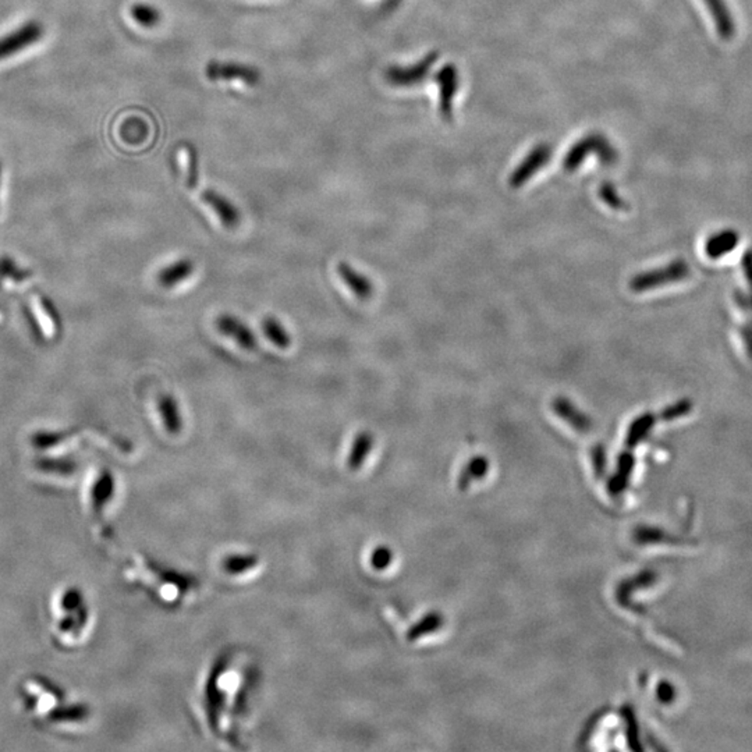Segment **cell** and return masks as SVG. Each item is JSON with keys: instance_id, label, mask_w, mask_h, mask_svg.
Here are the masks:
<instances>
[{"instance_id": "1", "label": "cell", "mask_w": 752, "mask_h": 752, "mask_svg": "<svg viewBox=\"0 0 752 752\" xmlns=\"http://www.w3.org/2000/svg\"><path fill=\"white\" fill-rule=\"evenodd\" d=\"M20 705L24 714L43 722L51 712L67 701L65 690L52 678L33 675L24 678L17 688Z\"/></svg>"}, {"instance_id": "2", "label": "cell", "mask_w": 752, "mask_h": 752, "mask_svg": "<svg viewBox=\"0 0 752 752\" xmlns=\"http://www.w3.org/2000/svg\"><path fill=\"white\" fill-rule=\"evenodd\" d=\"M114 493H116V480L114 473L107 468H101L95 474L87 485L85 490V507H87L88 517L91 521L92 529L98 538L104 542L114 541V531L107 524V512L114 503Z\"/></svg>"}, {"instance_id": "3", "label": "cell", "mask_w": 752, "mask_h": 752, "mask_svg": "<svg viewBox=\"0 0 752 752\" xmlns=\"http://www.w3.org/2000/svg\"><path fill=\"white\" fill-rule=\"evenodd\" d=\"M91 623L90 605L68 610V612L52 613L51 634L56 646L62 649H74L82 641Z\"/></svg>"}, {"instance_id": "4", "label": "cell", "mask_w": 752, "mask_h": 752, "mask_svg": "<svg viewBox=\"0 0 752 752\" xmlns=\"http://www.w3.org/2000/svg\"><path fill=\"white\" fill-rule=\"evenodd\" d=\"M690 276V266L685 260H675L668 265L638 273L630 280L629 287L631 292L644 293L659 289L670 283L681 282Z\"/></svg>"}, {"instance_id": "5", "label": "cell", "mask_w": 752, "mask_h": 752, "mask_svg": "<svg viewBox=\"0 0 752 752\" xmlns=\"http://www.w3.org/2000/svg\"><path fill=\"white\" fill-rule=\"evenodd\" d=\"M588 155H597L602 161L603 165L607 166L613 165L617 160L616 151L607 143V138L600 136H588L578 141L571 148L570 153L564 156V170L574 172L583 165Z\"/></svg>"}, {"instance_id": "6", "label": "cell", "mask_w": 752, "mask_h": 752, "mask_svg": "<svg viewBox=\"0 0 752 752\" xmlns=\"http://www.w3.org/2000/svg\"><path fill=\"white\" fill-rule=\"evenodd\" d=\"M91 707L85 702H68L56 708L41 724L58 730H73L84 726L91 719Z\"/></svg>"}, {"instance_id": "7", "label": "cell", "mask_w": 752, "mask_h": 752, "mask_svg": "<svg viewBox=\"0 0 752 752\" xmlns=\"http://www.w3.org/2000/svg\"><path fill=\"white\" fill-rule=\"evenodd\" d=\"M43 36V27L38 21H28L20 26L13 33L0 38V60L23 52L24 49L38 43Z\"/></svg>"}, {"instance_id": "8", "label": "cell", "mask_w": 752, "mask_h": 752, "mask_svg": "<svg viewBox=\"0 0 752 752\" xmlns=\"http://www.w3.org/2000/svg\"><path fill=\"white\" fill-rule=\"evenodd\" d=\"M551 156L552 150L548 145L542 144L536 146L510 176V187L520 188L526 184L532 176H536L549 162Z\"/></svg>"}, {"instance_id": "9", "label": "cell", "mask_w": 752, "mask_h": 752, "mask_svg": "<svg viewBox=\"0 0 752 752\" xmlns=\"http://www.w3.org/2000/svg\"><path fill=\"white\" fill-rule=\"evenodd\" d=\"M217 331L223 333L227 338L233 339L239 346L247 350H255L258 348V341L255 334L251 331L248 325L244 324L236 315L221 314L216 318Z\"/></svg>"}, {"instance_id": "10", "label": "cell", "mask_w": 752, "mask_h": 752, "mask_svg": "<svg viewBox=\"0 0 752 752\" xmlns=\"http://www.w3.org/2000/svg\"><path fill=\"white\" fill-rule=\"evenodd\" d=\"M704 4L712 17L717 35L724 41H732L737 34V23L727 0H704Z\"/></svg>"}, {"instance_id": "11", "label": "cell", "mask_w": 752, "mask_h": 752, "mask_svg": "<svg viewBox=\"0 0 752 752\" xmlns=\"http://www.w3.org/2000/svg\"><path fill=\"white\" fill-rule=\"evenodd\" d=\"M202 201L208 207L214 209L215 214L219 217L224 227L227 229H234L240 223V212L237 209L236 205L231 204L224 195L214 192V190H205L201 194Z\"/></svg>"}, {"instance_id": "12", "label": "cell", "mask_w": 752, "mask_h": 752, "mask_svg": "<svg viewBox=\"0 0 752 752\" xmlns=\"http://www.w3.org/2000/svg\"><path fill=\"white\" fill-rule=\"evenodd\" d=\"M552 410L556 415H559L563 421L571 425L576 431L585 434L592 428V421L585 412L577 409V405L574 404L571 400L566 399L563 396H558L552 402Z\"/></svg>"}, {"instance_id": "13", "label": "cell", "mask_w": 752, "mask_h": 752, "mask_svg": "<svg viewBox=\"0 0 752 752\" xmlns=\"http://www.w3.org/2000/svg\"><path fill=\"white\" fill-rule=\"evenodd\" d=\"M435 59H436V55H431L425 60H421L419 65L411 66V67L390 68L386 73L388 82H392L393 85H399V87H409V85L421 82L422 78L428 74Z\"/></svg>"}, {"instance_id": "14", "label": "cell", "mask_w": 752, "mask_h": 752, "mask_svg": "<svg viewBox=\"0 0 752 752\" xmlns=\"http://www.w3.org/2000/svg\"><path fill=\"white\" fill-rule=\"evenodd\" d=\"M338 273L349 289L356 294V297L360 300H370L372 297L373 293H375L372 280L358 272L357 270H354L350 263L346 262V261L339 262Z\"/></svg>"}, {"instance_id": "15", "label": "cell", "mask_w": 752, "mask_h": 752, "mask_svg": "<svg viewBox=\"0 0 752 752\" xmlns=\"http://www.w3.org/2000/svg\"><path fill=\"white\" fill-rule=\"evenodd\" d=\"M34 467L48 477L68 480L77 474L80 464L72 458H39L34 461Z\"/></svg>"}, {"instance_id": "16", "label": "cell", "mask_w": 752, "mask_h": 752, "mask_svg": "<svg viewBox=\"0 0 752 752\" xmlns=\"http://www.w3.org/2000/svg\"><path fill=\"white\" fill-rule=\"evenodd\" d=\"M195 263L190 258H180L158 273V283L163 289H173L194 273Z\"/></svg>"}, {"instance_id": "17", "label": "cell", "mask_w": 752, "mask_h": 752, "mask_svg": "<svg viewBox=\"0 0 752 752\" xmlns=\"http://www.w3.org/2000/svg\"><path fill=\"white\" fill-rule=\"evenodd\" d=\"M158 410L162 417L166 432L179 435L183 429V417L180 405L172 395H162L158 399Z\"/></svg>"}, {"instance_id": "18", "label": "cell", "mask_w": 752, "mask_h": 752, "mask_svg": "<svg viewBox=\"0 0 752 752\" xmlns=\"http://www.w3.org/2000/svg\"><path fill=\"white\" fill-rule=\"evenodd\" d=\"M740 236L736 231L726 229V231H719L708 239L705 244V253L712 260H717L724 255L732 253V251L739 246Z\"/></svg>"}, {"instance_id": "19", "label": "cell", "mask_w": 752, "mask_h": 752, "mask_svg": "<svg viewBox=\"0 0 752 752\" xmlns=\"http://www.w3.org/2000/svg\"><path fill=\"white\" fill-rule=\"evenodd\" d=\"M441 88V109L443 116H450L451 101L458 88V74L453 66H446L442 68L436 77Z\"/></svg>"}, {"instance_id": "20", "label": "cell", "mask_w": 752, "mask_h": 752, "mask_svg": "<svg viewBox=\"0 0 752 752\" xmlns=\"http://www.w3.org/2000/svg\"><path fill=\"white\" fill-rule=\"evenodd\" d=\"M373 435L370 431H363L354 438L350 454H349V468L358 470L363 467L364 461L370 456L373 448Z\"/></svg>"}, {"instance_id": "21", "label": "cell", "mask_w": 752, "mask_h": 752, "mask_svg": "<svg viewBox=\"0 0 752 752\" xmlns=\"http://www.w3.org/2000/svg\"><path fill=\"white\" fill-rule=\"evenodd\" d=\"M208 75L209 78H214V80H231V78H234V80H246L247 82H256L255 72H253L251 68L244 67V66H237V65H211L208 67Z\"/></svg>"}, {"instance_id": "22", "label": "cell", "mask_w": 752, "mask_h": 752, "mask_svg": "<svg viewBox=\"0 0 752 752\" xmlns=\"http://www.w3.org/2000/svg\"><path fill=\"white\" fill-rule=\"evenodd\" d=\"M656 419H658L656 415L652 414V412H646V414L637 417L630 425L629 432H627V446L636 448L639 442L644 441L651 434L652 428L655 427Z\"/></svg>"}, {"instance_id": "23", "label": "cell", "mask_w": 752, "mask_h": 752, "mask_svg": "<svg viewBox=\"0 0 752 752\" xmlns=\"http://www.w3.org/2000/svg\"><path fill=\"white\" fill-rule=\"evenodd\" d=\"M262 332L279 349H289L292 346V336L286 331L285 326L273 315H266L262 319Z\"/></svg>"}, {"instance_id": "24", "label": "cell", "mask_w": 752, "mask_h": 752, "mask_svg": "<svg viewBox=\"0 0 752 752\" xmlns=\"http://www.w3.org/2000/svg\"><path fill=\"white\" fill-rule=\"evenodd\" d=\"M130 14L134 21H137L140 26L146 27V28H151V27L160 23V12L155 7L151 6V4H134L131 7Z\"/></svg>"}, {"instance_id": "25", "label": "cell", "mask_w": 752, "mask_h": 752, "mask_svg": "<svg viewBox=\"0 0 752 752\" xmlns=\"http://www.w3.org/2000/svg\"><path fill=\"white\" fill-rule=\"evenodd\" d=\"M599 198L613 211H624V209H627L626 201L623 198H620L616 187L612 183L607 182L600 185Z\"/></svg>"}, {"instance_id": "26", "label": "cell", "mask_w": 752, "mask_h": 752, "mask_svg": "<svg viewBox=\"0 0 752 752\" xmlns=\"http://www.w3.org/2000/svg\"><path fill=\"white\" fill-rule=\"evenodd\" d=\"M0 276L13 280V282L21 283L29 279L31 273L28 270H21L13 260L4 256V258H0Z\"/></svg>"}, {"instance_id": "27", "label": "cell", "mask_w": 752, "mask_h": 752, "mask_svg": "<svg viewBox=\"0 0 752 752\" xmlns=\"http://www.w3.org/2000/svg\"><path fill=\"white\" fill-rule=\"evenodd\" d=\"M693 410V402L688 399H681L673 404L668 405L665 410H662L661 419L663 421H675V419L685 417Z\"/></svg>"}, {"instance_id": "28", "label": "cell", "mask_w": 752, "mask_h": 752, "mask_svg": "<svg viewBox=\"0 0 752 752\" xmlns=\"http://www.w3.org/2000/svg\"><path fill=\"white\" fill-rule=\"evenodd\" d=\"M488 467V460L485 458H475L470 461V464L467 466V470H466V475L467 477H482L483 474L487 473Z\"/></svg>"}, {"instance_id": "29", "label": "cell", "mask_w": 752, "mask_h": 752, "mask_svg": "<svg viewBox=\"0 0 752 752\" xmlns=\"http://www.w3.org/2000/svg\"><path fill=\"white\" fill-rule=\"evenodd\" d=\"M41 307H43V312L48 315V318L52 321L53 326L59 328V326H60V319H59L58 311H56L52 302H49L48 299H43L41 300Z\"/></svg>"}, {"instance_id": "30", "label": "cell", "mask_w": 752, "mask_h": 752, "mask_svg": "<svg viewBox=\"0 0 752 752\" xmlns=\"http://www.w3.org/2000/svg\"><path fill=\"white\" fill-rule=\"evenodd\" d=\"M743 270L746 275L747 282H748L749 290H752V250L744 254L743 256Z\"/></svg>"}, {"instance_id": "31", "label": "cell", "mask_w": 752, "mask_h": 752, "mask_svg": "<svg viewBox=\"0 0 752 752\" xmlns=\"http://www.w3.org/2000/svg\"><path fill=\"white\" fill-rule=\"evenodd\" d=\"M741 338L746 344L749 357L752 358V324L744 325L743 329H741Z\"/></svg>"}, {"instance_id": "32", "label": "cell", "mask_w": 752, "mask_h": 752, "mask_svg": "<svg viewBox=\"0 0 752 752\" xmlns=\"http://www.w3.org/2000/svg\"><path fill=\"white\" fill-rule=\"evenodd\" d=\"M593 461H595V468L598 471H603L605 468V450L602 446H597L592 451Z\"/></svg>"}, {"instance_id": "33", "label": "cell", "mask_w": 752, "mask_h": 752, "mask_svg": "<svg viewBox=\"0 0 752 752\" xmlns=\"http://www.w3.org/2000/svg\"><path fill=\"white\" fill-rule=\"evenodd\" d=\"M749 300H751V305H749V311H752V290L751 294H749Z\"/></svg>"}, {"instance_id": "34", "label": "cell", "mask_w": 752, "mask_h": 752, "mask_svg": "<svg viewBox=\"0 0 752 752\" xmlns=\"http://www.w3.org/2000/svg\"><path fill=\"white\" fill-rule=\"evenodd\" d=\"M0 183H2V163H0Z\"/></svg>"}, {"instance_id": "35", "label": "cell", "mask_w": 752, "mask_h": 752, "mask_svg": "<svg viewBox=\"0 0 752 752\" xmlns=\"http://www.w3.org/2000/svg\"><path fill=\"white\" fill-rule=\"evenodd\" d=\"M2 278V276H0ZM0 289H2V279H0Z\"/></svg>"}]
</instances>
